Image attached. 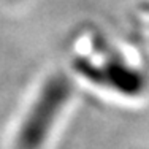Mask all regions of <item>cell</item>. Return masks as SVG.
<instances>
[{
	"instance_id": "obj_1",
	"label": "cell",
	"mask_w": 149,
	"mask_h": 149,
	"mask_svg": "<svg viewBox=\"0 0 149 149\" xmlns=\"http://www.w3.org/2000/svg\"><path fill=\"white\" fill-rule=\"evenodd\" d=\"M73 92L72 81L63 74H52L40 87L33 103L21 120L15 136L16 149H41L68 103Z\"/></svg>"
}]
</instances>
